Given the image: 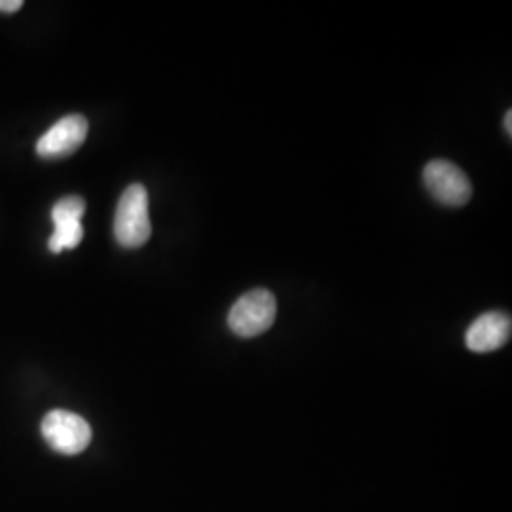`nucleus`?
I'll return each instance as SVG.
<instances>
[{"label":"nucleus","mask_w":512,"mask_h":512,"mask_svg":"<svg viewBox=\"0 0 512 512\" xmlns=\"http://www.w3.org/2000/svg\"><path fill=\"white\" fill-rule=\"evenodd\" d=\"M152 234V222L148 213L147 188L143 184H131L116 207L114 238L126 249H139Z\"/></svg>","instance_id":"nucleus-1"},{"label":"nucleus","mask_w":512,"mask_h":512,"mask_svg":"<svg viewBox=\"0 0 512 512\" xmlns=\"http://www.w3.org/2000/svg\"><path fill=\"white\" fill-rule=\"evenodd\" d=\"M277 302L266 289L243 294L228 313V327L241 338H255L274 325Z\"/></svg>","instance_id":"nucleus-2"},{"label":"nucleus","mask_w":512,"mask_h":512,"mask_svg":"<svg viewBox=\"0 0 512 512\" xmlns=\"http://www.w3.org/2000/svg\"><path fill=\"white\" fill-rule=\"evenodd\" d=\"M42 437L65 456L82 454L92 442V427L82 416L69 410H52L42 420Z\"/></svg>","instance_id":"nucleus-3"},{"label":"nucleus","mask_w":512,"mask_h":512,"mask_svg":"<svg viewBox=\"0 0 512 512\" xmlns=\"http://www.w3.org/2000/svg\"><path fill=\"white\" fill-rule=\"evenodd\" d=\"M423 181L431 196L442 205L461 207L471 200L473 194L469 177L448 160H435L425 165Z\"/></svg>","instance_id":"nucleus-4"},{"label":"nucleus","mask_w":512,"mask_h":512,"mask_svg":"<svg viewBox=\"0 0 512 512\" xmlns=\"http://www.w3.org/2000/svg\"><path fill=\"white\" fill-rule=\"evenodd\" d=\"M88 120L80 114H69L55 122L37 143V154L44 160H61L74 154L88 137Z\"/></svg>","instance_id":"nucleus-5"},{"label":"nucleus","mask_w":512,"mask_h":512,"mask_svg":"<svg viewBox=\"0 0 512 512\" xmlns=\"http://www.w3.org/2000/svg\"><path fill=\"white\" fill-rule=\"evenodd\" d=\"M84 213H86V202L80 196H67L55 203L52 209L55 230L48 241V247L54 255L80 245V241L84 238V228H82Z\"/></svg>","instance_id":"nucleus-6"},{"label":"nucleus","mask_w":512,"mask_h":512,"mask_svg":"<svg viewBox=\"0 0 512 512\" xmlns=\"http://www.w3.org/2000/svg\"><path fill=\"white\" fill-rule=\"evenodd\" d=\"M511 317L501 311L480 315L465 334L467 348L475 353H490L503 348L511 340Z\"/></svg>","instance_id":"nucleus-7"},{"label":"nucleus","mask_w":512,"mask_h":512,"mask_svg":"<svg viewBox=\"0 0 512 512\" xmlns=\"http://www.w3.org/2000/svg\"><path fill=\"white\" fill-rule=\"evenodd\" d=\"M23 8L21 0H0V12L4 14H14Z\"/></svg>","instance_id":"nucleus-8"},{"label":"nucleus","mask_w":512,"mask_h":512,"mask_svg":"<svg viewBox=\"0 0 512 512\" xmlns=\"http://www.w3.org/2000/svg\"><path fill=\"white\" fill-rule=\"evenodd\" d=\"M505 129H507V135H512V112L509 110L505 114Z\"/></svg>","instance_id":"nucleus-9"}]
</instances>
